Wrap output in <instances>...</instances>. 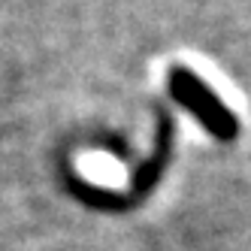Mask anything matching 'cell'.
Instances as JSON below:
<instances>
[{
  "mask_svg": "<svg viewBox=\"0 0 251 251\" xmlns=\"http://www.w3.org/2000/svg\"><path fill=\"white\" fill-rule=\"evenodd\" d=\"M88 176L94 178V182H121V170L112 164V160H94V164L85 167Z\"/></svg>",
  "mask_w": 251,
  "mask_h": 251,
  "instance_id": "6da1fadb",
  "label": "cell"
}]
</instances>
